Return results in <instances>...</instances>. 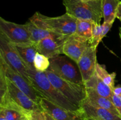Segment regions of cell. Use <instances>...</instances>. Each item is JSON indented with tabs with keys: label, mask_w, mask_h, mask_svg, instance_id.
Masks as SVG:
<instances>
[{
	"label": "cell",
	"mask_w": 121,
	"mask_h": 120,
	"mask_svg": "<svg viewBox=\"0 0 121 120\" xmlns=\"http://www.w3.org/2000/svg\"><path fill=\"white\" fill-rule=\"evenodd\" d=\"M31 84L40 98H44L52 103L73 112H80V107L76 105L64 96L53 85L45 72L28 69Z\"/></svg>",
	"instance_id": "6da1fadb"
},
{
	"label": "cell",
	"mask_w": 121,
	"mask_h": 120,
	"mask_svg": "<svg viewBox=\"0 0 121 120\" xmlns=\"http://www.w3.org/2000/svg\"><path fill=\"white\" fill-rule=\"evenodd\" d=\"M29 20L39 27L63 36L69 37L73 35L76 29L77 19L67 13L60 16L50 17L36 12Z\"/></svg>",
	"instance_id": "7a4b0ae2"
},
{
	"label": "cell",
	"mask_w": 121,
	"mask_h": 120,
	"mask_svg": "<svg viewBox=\"0 0 121 120\" xmlns=\"http://www.w3.org/2000/svg\"><path fill=\"white\" fill-rule=\"evenodd\" d=\"M67 14L77 20L100 24L103 18L102 0H63Z\"/></svg>",
	"instance_id": "3957f363"
},
{
	"label": "cell",
	"mask_w": 121,
	"mask_h": 120,
	"mask_svg": "<svg viewBox=\"0 0 121 120\" xmlns=\"http://www.w3.org/2000/svg\"><path fill=\"white\" fill-rule=\"evenodd\" d=\"M45 73L54 87L71 102L80 107L81 103L87 96L85 85L78 84L64 80L50 70H47Z\"/></svg>",
	"instance_id": "277c9868"
},
{
	"label": "cell",
	"mask_w": 121,
	"mask_h": 120,
	"mask_svg": "<svg viewBox=\"0 0 121 120\" xmlns=\"http://www.w3.org/2000/svg\"><path fill=\"white\" fill-rule=\"evenodd\" d=\"M0 58L31 84L28 73V68L19 55L14 45L11 43L1 33H0Z\"/></svg>",
	"instance_id": "5b68a950"
},
{
	"label": "cell",
	"mask_w": 121,
	"mask_h": 120,
	"mask_svg": "<svg viewBox=\"0 0 121 120\" xmlns=\"http://www.w3.org/2000/svg\"><path fill=\"white\" fill-rule=\"evenodd\" d=\"M50 65L48 70L67 81L84 85L81 73L66 56H59L50 59Z\"/></svg>",
	"instance_id": "8992f818"
},
{
	"label": "cell",
	"mask_w": 121,
	"mask_h": 120,
	"mask_svg": "<svg viewBox=\"0 0 121 120\" xmlns=\"http://www.w3.org/2000/svg\"><path fill=\"white\" fill-rule=\"evenodd\" d=\"M0 33L14 45L33 44L25 25L18 24L0 17Z\"/></svg>",
	"instance_id": "52a82bcc"
},
{
	"label": "cell",
	"mask_w": 121,
	"mask_h": 120,
	"mask_svg": "<svg viewBox=\"0 0 121 120\" xmlns=\"http://www.w3.org/2000/svg\"><path fill=\"white\" fill-rule=\"evenodd\" d=\"M0 67L3 69L6 76L15 85L21 89L26 95H28L32 100L40 105L41 98L32 85L26 80L21 74L13 69L2 58H0Z\"/></svg>",
	"instance_id": "ba28073f"
},
{
	"label": "cell",
	"mask_w": 121,
	"mask_h": 120,
	"mask_svg": "<svg viewBox=\"0 0 121 120\" xmlns=\"http://www.w3.org/2000/svg\"><path fill=\"white\" fill-rule=\"evenodd\" d=\"M7 86H8V91L7 94L3 97L1 98L0 100L7 96L27 113L33 111H43L41 105L36 103L33 100H32L28 95H26L21 89H19L8 78H7Z\"/></svg>",
	"instance_id": "9c48e42d"
},
{
	"label": "cell",
	"mask_w": 121,
	"mask_h": 120,
	"mask_svg": "<svg viewBox=\"0 0 121 120\" xmlns=\"http://www.w3.org/2000/svg\"><path fill=\"white\" fill-rule=\"evenodd\" d=\"M97 47L88 45L79 59L77 65L85 83L95 74L97 65Z\"/></svg>",
	"instance_id": "30bf717a"
},
{
	"label": "cell",
	"mask_w": 121,
	"mask_h": 120,
	"mask_svg": "<svg viewBox=\"0 0 121 120\" xmlns=\"http://www.w3.org/2000/svg\"><path fill=\"white\" fill-rule=\"evenodd\" d=\"M88 45V41L74 34L65 41L63 47V54L77 64Z\"/></svg>",
	"instance_id": "8fae6325"
},
{
	"label": "cell",
	"mask_w": 121,
	"mask_h": 120,
	"mask_svg": "<svg viewBox=\"0 0 121 120\" xmlns=\"http://www.w3.org/2000/svg\"><path fill=\"white\" fill-rule=\"evenodd\" d=\"M80 111L83 120H121V116L105 108L91 105L85 99L80 105Z\"/></svg>",
	"instance_id": "7c38bea8"
},
{
	"label": "cell",
	"mask_w": 121,
	"mask_h": 120,
	"mask_svg": "<svg viewBox=\"0 0 121 120\" xmlns=\"http://www.w3.org/2000/svg\"><path fill=\"white\" fill-rule=\"evenodd\" d=\"M67 38H46L36 45L37 52L49 59L57 57L63 54V47Z\"/></svg>",
	"instance_id": "4fadbf2b"
},
{
	"label": "cell",
	"mask_w": 121,
	"mask_h": 120,
	"mask_svg": "<svg viewBox=\"0 0 121 120\" xmlns=\"http://www.w3.org/2000/svg\"><path fill=\"white\" fill-rule=\"evenodd\" d=\"M40 105L44 111L56 120H83L81 111L78 112L67 110L44 98H41Z\"/></svg>",
	"instance_id": "5bb4252c"
},
{
	"label": "cell",
	"mask_w": 121,
	"mask_h": 120,
	"mask_svg": "<svg viewBox=\"0 0 121 120\" xmlns=\"http://www.w3.org/2000/svg\"><path fill=\"white\" fill-rule=\"evenodd\" d=\"M86 88V94H87L86 100H87L89 103L91 104L92 105L95 106V107L105 108L108 110L111 111L114 114L121 116L119 112L118 111V110L110 99L102 96L91 88Z\"/></svg>",
	"instance_id": "9a60e30c"
},
{
	"label": "cell",
	"mask_w": 121,
	"mask_h": 120,
	"mask_svg": "<svg viewBox=\"0 0 121 120\" xmlns=\"http://www.w3.org/2000/svg\"><path fill=\"white\" fill-rule=\"evenodd\" d=\"M24 25L30 33L31 41L35 45L37 44L43 39L50 36L57 38H67V36H60L58 34L50 31L48 29L39 27L30 20H29V21H28Z\"/></svg>",
	"instance_id": "2e32d148"
},
{
	"label": "cell",
	"mask_w": 121,
	"mask_h": 120,
	"mask_svg": "<svg viewBox=\"0 0 121 120\" xmlns=\"http://www.w3.org/2000/svg\"><path fill=\"white\" fill-rule=\"evenodd\" d=\"M14 46L27 68L31 70H35L34 61L37 52L36 45L34 44H28L24 45H14Z\"/></svg>",
	"instance_id": "e0dca14e"
},
{
	"label": "cell",
	"mask_w": 121,
	"mask_h": 120,
	"mask_svg": "<svg viewBox=\"0 0 121 120\" xmlns=\"http://www.w3.org/2000/svg\"><path fill=\"white\" fill-rule=\"evenodd\" d=\"M84 85L86 88H91L102 96H105L111 100V98L113 94V90L108 86L95 73L89 80L84 83Z\"/></svg>",
	"instance_id": "ac0fdd59"
},
{
	"label": "cell",
	"mask_w": 121,
	"mask_h": 120,
	"mask_svg": "<svg viewBox=\"0 0 121 120\" xmlns=\"http://www.w3.org/2000/svg\"><path fill=\"white\" fill-rule=\"evenodd\" d=\"M120 2V0H102L104 22L113 24L117 18L118 5Z\"/></svg>",
	"instance_id": "d6986e66"
},
{
	"label": "cell",
	"mask_w": 121,
	"mask_h": 120,
	"mask_svg": "<svg viewBox=\"0 0 121 120\" xmlns=\"http://www.w3.org/2000/svg\"><path fill=\"white\" fill-rule=\"evenodd\" d=\"M92 25L93 22L91 21L77 20L76 29L74 34L89 41L92 36Z\"/></svg>",
	"instance_id": "ffe728a7"
},
{
	"label": "cell",
	"mask_w": 121,
	"mask_h": 120,
	"mask_svg": "<svg viewBox=\"0 0 121 120\" xmlns=\"http://www.w3.org/2000/svg\"><path fill=\"white\" fill-rule=\"evenodd\" d=\"M95 74L113 90L115 88L116 74L115 72L109 73L107 71L105 65L97 63Z\"/></svg>",
	"instance_id": "44dd1931"
},
{
	"label": "cell",
	"mask_w": 121,
	"mask_h": 120,
	"mask_svg": "<svg viewBox=\"0 0 121 120\" xmlns=\"http://www.w3.org/2000/svg\"><path fill=\"white\" fill-rule=\"evenodd\" d=\"M92 36L88 41V45L92 47H97L99 44L101 42L102 33L103 27L100 24L95 23L93 22L92 25Z\"/></svg>",
	"instance_id": "7402d4cb"
},
{
	"label": "cell",
	"mask_w": 121,
	"mask_h": 120,
	"mask_svg": "<svg viewBox=\"0 0 121 120\" xmlns=\"http://www.w3.org/2000/svg\"><path fill=\"white\" fill-rule=\"evenodd\" d=\"M34 65L36 71L46 72L48 70L50 65V59L37 52L34 58Z\"/></svg>",
	"instance_id": "603a6c76"
},
{
	"label": "cell",
	"mask_w": 121,
	"mask_h": 120,
	"mask_svg": "<svg viewBox=\"0 0 121 120\" xmlns=\"http://www.w3.org/2000/svg\"><path fill=\"white\" fill-rule=\"evenodd\" d=\"M2 108V107H0ZM7 120H27V114L13 109L3 108Z\"/></svg>",
	"instance_id": "cb8c5ba5"
},
{
	"label": "cell",
	"mask_w": 121,
	"mask_h": 120,
	"mask_svg": "<svg viewBox=\"0 0 121 120\" xmlns=\"http://www.w3.org/2000/svg\"><path fill=\"white\" fill-rule=\"evenodd\" d=\"M28 120H46L44 111L43 110H37L28 113Z\"/></svg>",
	"instance_id": "d4e9b609"
},
{
	"label": "cell",
	"mask_w": 121,
	"mask_h": 120,
	"mask_svg": "<svg viewBox=\"0 0 121 120\" xmlns=\"http://www.w3.org/2000/svg\"><path fill=\"white\" fill-rule=\"evenodd\" d=\"M111 101L121 116V98L113 93L111 98Z\"/></svg>",
	"instance_id": "484cf974"
},
{
	"label": "cell",
	"mask_w": 121,
	"mask_h": 120,
	"mask_svg": "<svg viewBox=\"0 0 121 120\" xmlns=\"http://www.w3.org/2000/svg\"><path fill=\"white\" fill-rule=\"evenodd\" d=\"M102 27H103V29H102V36L101 38L102 40L106 35L107 34V33L108 32L110 31V29L112 28V25H113V24H109V23H106V22H104L102 24Z\"/></svg>",
	"instance_id": "4316f807"
},
{
	"label": "cell",
	"mask_w": 121,
	"mask_h": 120,
	"mask_svg": "<svg viewBox=\"0 0 121 120\" xmlns=\"http://www.w3.org/2000/svg\"><path fill=\"white\" fill-rule=\"evenodd\" d=\"M113 92L115 95H118V96L121 98V85H118L117 87H115V88L113 89Z\"/></svg>",
	"instance_id": "83f0119b"
},
{
	"label": "cell",
	"mask_w": 121,
	"mask_h": 120,
	"mask_svg": "<svg viewBox=\"0 0 121 120\" xmlns=\"http://www.w3.org/2000/svg\"><path fill=\"white\" fill-rule=\"evenodd\" d=\"M117 18L119 20V21L121 22V1L119 3V5H118V11H117Z\"/></svg>",
	"instance_id": "f1b7e54d"
},
{
	"label": "cell",
	"mask_w": 121,
	"mask_h": 120,
	"mask_svg": "<svg viewBox=\"0 0 121 120\" xmlns=\"http://www.w3.org/2000/svg\"><path fill=\"white\" fill-rule=\"evenodd\" d=\"M0 120H7L4 109L2 108H0Z\"/></svg>",
	"instance_id": "f546056e"
},
{
	"label": "cell",
	"mask_w": 121,
	"mask_h": 120,
	"mask_svg": "<svg viewBox=\"0 0 121 120\" xmlns=\"http://www.w3.org/2000/svg\"><path fill=\"white\" fill-rule=\"evenodd\" d=\"M44 114H45V116H46V120H56L54 118L52 117V116H51L50 115H49L48 113L44 112Z\"/></svg>",
	"instance_id": "4dcf8cb0"
},
{
	"label": "cell",
	"mask_w": 121,
	"mask_h": 120,
	"mask_svg": "<svg viewBox=\"0 0 121 120\" xmlns=\"http://www.w3.org/2000/svg\"><path fill=\"white\" fill-rule=\"evenodd\" d=\"M119 38H120L121 43V28H119Z\"/></svg>",
	"instance_id": "1f68e13d"
},
{
	"label": "cell",
	"mask_w": 121,
	"mask_h": 120,
	"mask_svg": "<svg viewBox=\"0 0 121 120\" xmlns=\"http://www.w3.org/2000/svg\"><path fill=\"white\" fill-rule=\"evenodd\" d=\"M85 120H93V119H86Z\"/></svg>",
	"instance_id": "d6a6232c"
},
{
	"label": "cell",
	"mask_w": 121,
	"mask_h": 120,
	"mask_svg": "<svg viewBox=\"0 0 121 120\" xmlns=\"http://www.w3.org/2000/svg\"><path fill=\"white\" fill-rule=\"evenodd\" d=\"M84 1H89V0H84Z\"/></svg>",
	"instance_id": "836d02e7"
},
{
	"label": "cell",
	"mask_w": 121,
	"mask_h": 120,
	"mask_svg": "<svg viewBox=\"0 0 121 120\" xmlns=\"http://www.w3.org/2000/svg\"><path fill=\"white\" fill-rule=\"evenodd\" d=\"M27 120H28V119H27Z\"/></svg>",
	"instance_id": "e575fe53"
}]
</instances>
